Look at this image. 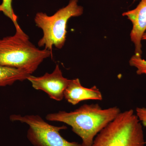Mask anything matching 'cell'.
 <instances>
[{
    "mask_svg": "<svg viewBox=\"0 0 146 146\" xmlns=\"http://www.w3.org/2000/svg\"><path fill=\"white\" fill-rule=\"evenodd\" d=\"M27 71L0 64V87L13 84L17 81L27 80L30 75Z\"/></svg>",
    "mask_w": 146,
    "mask_h": 146,
    "instance_id": "9c48e42d",
    "label": "cell"
},
{
    "mask_svg": "<svg viewBox=\"0 0 146 146\" xmlns=\"http://www.w3.org/2000/svg\"><path fill=\"white\" fill-rule=\"evenodd\" d=\"M142 40H146V31L145 32V33L143 35V36H142Z\"/></svg>",
    "mask_w": 146,
    "mask_h": 146,
    "instance_id": "4fadbf2b",
    "label": "cell"
},
{
    "mask_svg": "<svg viewBox=\"0 0 146 146\" xmlns=\"http://www.w3.org/2000/svg\"><path fill=\"white\" fill-rule=\"evenodd\" d=\"M48 50H41L30 41L23 31L0 39V64L23 69L32 74L44 60L52 56Z\"/></svg>",
    "mask_w": 146,
    "mask_h": 146,
    "instance_id": "7a4b0ae2",
    "label": "cell"
},
{
    "mask_svg": "<svg viewBox=\"0 0 146 146\" xmlns=\"http://www.w3.org/2000/svg\"><path fill=\"white\" fill-rule=\"evenodd\" d=\"M27 80L31 82L35 89L44 91L50 98L58 101L64 98V91L71 80L63 77L58 64L51 74L46 73L40 77L30 75Z\"/></svg>",
    "mask_w": 146,
    "mask_h": 146,
    "instance_id": "8992f818",
    "label": "cell"
},
{
    "mask_svg": "<svg viewBox=\"0 0 146 146\" xmlns=\"http://www.w3.org/2000/svg\"><path fill=\"white\" fill-rule=\"evenodd\" d=\"M129 65L137 69L136 74L138 75H146V60L142 58L141 55L135 54L131 58Z\"/></svg>",
    "mask_w": 146,
    "mask_h": 146,
    "instance_id": "8fae6325",
    "label": "cell"
},
{
    "mask_svg": "<svg viewBox=\"0 0 146 146\" xmlns=\"http://www.w3.org/2000/svg\"><path fill=\"white\" fill-rule=\"evenodd\" d=\"M78 0H70L68 5L58 10L52 16L38 12L34 18L36 26L43 32L38 42L39 47H44L52 53V48H62L65 45L67 24L72 17H78L83 13V7L78 5Z\"/></svg>",
    "mask_w": 146,
    "mask_h": 146,
    "instance_id": "277c9868",
    "label": "cell"
},
{
    "mask_svg": "<svg viewBox=\"0 0 146 146\" xmlns=\"http://www.w3.org/2000/svg\"><path fill=\"white\" fill-rule=\"evenodd\" d=\"M65 100L73 105L87 100H102L101 92L96 86L90 88L82 86L78 78L71 80L64 93Z\"/></svg>",
    "mask_w": 146,
    "mask_h": 146,
    "instance_id": "ba28073f",
    "label": "cell"
},
{
    "mask_svg": "<svg viewBox=\"0 0 146 146\" xmlns=\"http://www.w3.org/2000/svg\"><path fill=\"white\" fill-rule=\"evenodd\" d=\"M143 125L132 109L121 112L100 132L92 146H145Z\"/></svg>",
    "mask_w": 146,
    "mask_h": 146,
    "instance_id": "3957f363",
    "label": "cell"
},
{
    "mask_svg": "<svg viewBox=\"0 0 146 146\" xmlns=\"http://www.w3.org/2000/svg\"><path fill=\"white\" fill-rule=\"evenodd\" d=\"M121 112L117 107L102 109L98 104H86L71 112L48 114L46 119L70 126L81 138L82 146H92L95 137Z\"/></svg>",
    "mask_w": 146,
    "mask_h": 146,
    "instance_id": "6da1fadb",
    "label": "cell"
},
{
    "mask_svg": "<svg viewBox=\"0 0 146 146\" xmlns=\"http://www.w3.org/2000/svg\"><path fill=\"white\" fill-rule=\"evenodd\" d=\"M10 119L28 125L27 137L33 146H83L82 144L69 142L60 135V131L66 129V126L51 125L38 115H13Z\"/></svg>",
    "mask_w": 146,
    "mask_h": 146,
    "instance_id": "5b68a950",
    "label": "cell"
},
{
    "mask_svg": "<svg viewBox=\"0 0 146 146\" xmlns=\"http://www.w3.org/2000/svg\"><path fill=\"white\" fill-rule=\"evenodd\" d=\"M122 15L126 16L131 21L133 27L130 33L131 41L135 45V54H142V36L146 31V0H141L136 8L124 12Z\"/></svg>",
    "mask_w": 146,
    "mask_h": 146,
    "instance_id": "52a82bcc",
    "label": "cell"
},
{
    "mask_svg": "<svg viewBox=\"0 0 146 146\" xmlns=\"http://www.w3.org/2000/svg\"><path fill=\"white\" fill-rule=\"evenodd\" d=\"M12 1L2 0V3L0 5V12H3L5 16L12 21L15 26L16 31H22L23 30L18 25L17 21L18 17L14 13L12 7Z\"/></svg>",
    "mask_w": 146,
    "mask_h": 146,
    "instance_id": "30bf717a",
    "label": "cell"
},
{
    "mask_svg": "<svg viewBox=\"0 0 146 146\" xmlns=\"http://www.w3.org/2000/svg\"><path fill=\"white\" fill-rule=\"evenodd\" d=\"M136 114L143 126L146 127V108H136Z\"/></svg>",
    "mask_w": 146,
    "mask_h": 146,
    "instance_id": "7c38bea8",
    "label": "cell"
}]
</instances>
